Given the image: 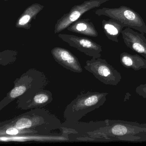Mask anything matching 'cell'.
<instances>
[{
	"instance_id": "obj_18",
	"label": "cell",
	"mask_w": 146,
	"mask_h": 146,
	"mask_svg": "<svg viewBox=\"0 0 146 146\" xmlns=\"http://www.w3.org/2000/svg\"><path fill=\"white\" fill-rule=\"evenodd\" d=\"M17 54L18 52L17 51L11 50H5L0 53L1 62L3 61V64L6 63L7 64L9 62H11V61H15Z\"/></svg>"
},
{
	"instance_id": "obj_9",
	"label": "cell",
	"mask_w": 146,
	"mask_h": 146,
	"mask_svg": "<svg viewBox=\"0 0 146 146\" xmlns=\"http://www.w3.org/2000/svg\"><path fill=\"white\" fill-rule=\"evenodd\" d=\"M58 36L69 46L87 56L93 58H98L102 57V47L91 39L66 34H59Z\"/></svg>"
},
{
	"instance_id": "obj_4",
	"label": "cell",
	"mask_w": 146,
	"mask_h": 146,
	"mask_svg": "<svg viewBox=\"0 0 146 146\" xmlns=\"http://www.w3.org/2000/svg\"><path fill=\"white\" fill-rule=\"evenodd\" d=\"M46 75L40 71L31 69L14 82V87L0 102V110L19 96L37 89L44 88L48 84Z\"/></svg>"
},
{
	"instance_id": "obj_19",
	"label": "cell",
	"mask_w": 146,
	"mask_h": 146,
	"mask_svg": "<svg viewBox=\"0 0 146 146\" xmlns=\"http://www.w3.org/2000/svg\"><path fill=\"white\" fill-rule=\"evenodd\" d=\"M135 93L144 99L146 98V84H141L135 89Z\"/></svg>"
},
{
	"instance_id": "obj_5",
	"label": "cell",
	"mask_w": 146,
	"mask_h": 146,
	"mask_svg": "<svg viewBox=\"0 0 146 146\" xmlns=\"http://www.w3.org/2000/svg\"><path fill=\"white\" fill-rule=\"evenodd\" d=\"M95 13L104 16L121 23L125 28L129 27L142 33L146 34V24L140 14L125 6L117 8L103 7L96 10Z\"/></svg>"
},
{
	"instance_id": "obj_15",
	"label": "cell",
	"mask_w": 146,
	"mask_h": 146,
	"mask_svg": "<svg viewBox=\"0 0 146 146\" xmlns=\"http://www.w3.org/2000/svg\"><path fill=\"white\" fill-rule=\"evenodd\" d=\"M120 62L125 68L135 71L146 70V59L137 54H131L125 52L120 55Z\"/></svg>"
},
{
	"instance_id": "obj_14",
	"label": "cell",
	"mask_w": 146,
	"mask_h": 146,
	"mask_svg": "<svg viewBox=\"0 0 146 146\" xmlns=\"http://www.w3.org/2000/svg\"><path fill=\"white\" fill-rule=\"evenodd\" d=\"M70 32L90 37L98 36V33L90 19H79L66 29Z\"/></svg>"
},
{
	"instance_id": "obj_1",
	"label": "cell",
	"mask_w": 146,
	"mask_h": 146,
	"mask_svg": "<svg viewBox=\"0 0 146 146\" xmlns=\"http://www.w3.org/2000/svg\"><path fill=\"white\" fill-rule=\"evenodd\" d=\"M41 108L32 109L16 117L1 122L0 129L15 127L31 130L42 135H48L52 131L61 129L62 123L60 119L49 111Z\"/></svg>"
},
{
	"instance_id": "obj_13",
	"label": "cell",
	"mask_w": 146,
	"mask_h": 146,
	"mask_svg": "<svg viewBox=\"0 0 146 146\" xmlns=\"http://www.w3.org/2000/svg\"><path fill=\"white\" fill-rule=\"evenodd\" d=\"M44 8V6L38 3L32 4L28 7L17 20L15 24L16 28L30 29L32 27L31 23L35 20L36 16Z\"/></svg>"
},
{
	"instance_id": "obj_7",
	"label": "cell",
	"mask_w": 146,
	"mask_h": 146,
	"mask_svg": "<svg viewBox=\"0 0 146 146\" xmlns=\"http://www.w3.org/2000/svg\"><path fill=\"white\" fill-rule=\"evenodd\" d=\"M109 1L88 0L82 4L74 6L67 13H65L57 20L54 26V34H58L64 30L72 23L79 19L85 13L100 7L102 4Z\"/></svg>"
},
{
	"instance_id": "obj_16",
	"label": "cell",
	"mask_w": 146,
	"mask_h": 146,
	"mask_svg": "<svg viewBox=\"0 0 146 146\" xmlns=\"http://www.w3.org/2000/svg\"><path fill=\"white\" fill-rule=\"evenodd\" d=\"M102 24L103 31L108 39L118 43L119 36L123 28H125V26L121 23L112 19L107 21L104 19Z\"/></svg>"
},
{
	"instance_id": "obj_21",
	"label": "cell",
	"mask_w": 146,
	"mask_h": 146,
	"mask_svg": "<svg viewBox=\"0 0 146 146\" xmlns=\"http://www.w3.org/2000/svg\"></svg>"
},
{
	"instance_id": "obj_2",
	"label": "cell",
	"mask_w": 146,
	"mask_h": 146,
	"mask_svg": "<svg viewBox=\"0 0 146 146\" xmlns=\"http://www.w3.org/2000/svg\"><path fill=\"white\" fill-rule=\"evenodd\" d=\"M106 121V126L88 132L84 137L106 139L108 141L114 139L133 141L134 135L146 132V123L119 119H107Z\"/></svg>"
},
{
	"instance_id": "obj_8",
	"label": "cell",
	"mask_w": 146,
	"mask_h": 146,
	"mask_svg": "<svg viewBox=\"0 0 146 146\" xmlns=\"http://www.w3.org/2000/svg\"><path fill=\"white\" fill-rule=\"evenodd\" d=\"M17 106L23 110L43 108L53 101L51 91L44 88L37 89L22 95L17 99Z\"/></svg>"
},
{
	"instance_id": "obj_6",
	"label": "cell",
	"mask_w": 146,
	"mask_h": 146,
	"mask_svg": "<svg viewBox=\"0 0 146 146\" xmlns=\"http://www.w3.org/2000/svg\"><path fill=\"white\" fill-rule=\"evenodd\" d=\"M85 70L106 85L117 86L122 79L121 74L106 60L100 58H93L86 61Z\"/></svg>"
},
{
	"instance_id": "obj_11",
	"label": "cell",
	"mask_w": 146,
	"mask_h": 146,
	"mask_svg": "<svg viewBox=\"0 0 146 146\" xmlns=\"http://www.w3.org/2000/svg\"><path fill=\"white\" fill-rule=\"evenodd\" d=\"M51 52L55 61L64 68L74 72H82L83 69L78 59L69 50L56 47L52 49Z\"/></svg>"
},
{
	"instance_id": "obj_3",
	"label": "cell",
	"mask_w": 146,
	"mask_h": 146,
	"mask_svg": "<svg viewBox=\"0 0 146 146\" xmlns=\"http://www.w3.org/2000/svg\"><path fill=\"white\" fill-rule=\"evenodd\" d=\"M106 92H90L78 95L66 108L64 117L66 122L78 121L87 113L100 108L106 101Z\"/></svg>"
},
{
	"instance_id": "obj_17",
	"label": "cell",
	"mask_w": 146,
	"mask_h": 146,
	"mask_svg": "<svg viewBox=\"0 0 146 146\" xmlns=\"http://www.w3.org/2000/svg\"><path fill=\"white\" fill-rule=\"evenodd\" d=\"M37 134L36 132L29 129H19L15 127H7V128L0 129L1 136H16L24 134Z\"/></svg>"
},
{
	"instance_id": "obj_10",
	"label": "cell",
	"mask_w": 146,
	"mask_h": 146,
	"mask_svg": "<svg viewBox=\"0 0 146 146\" xmlns=\"http://www.w3.org/2000/svg\"><path fill=\"white\" fill-rule=\"evenodd\" d=\"M106 125V120L96 122L91 121L89 123H80L78 121L73 122L65 121L62 123L61 129L63 135L69 139L68 136L70 135H79V136L76 138L82 137L85 136L88 132L94 131Z\"/></svg>"
},
{
	"instance_id": "obj_12",
	"label": "cell",
	"mask_w": 146,
	"mask_h": 146,
	"mask_svg": "<svg viewBox=\"0 0 146 146\" xmlns=\"http://www.w3.org/2000/svg\"><path fill=\"white\" fill-rule=\"evenodd\" d=\"M121 34L126 46L146 59V38L143 33H138L131 28L126 27Z\"/></svg>"
},
{
	"instance_id": "obj_20",
	"label": "cell",
	"mask_w": 146,
	"mask_h": 146,
	"mask_svg": "<svg viewBox=\"0 0 146 146\" xmlns=\"http://www.w3.org/2000/svg\"><path fill=\"white\" fill-rule=\"evenodd\" d=\"M3 1H8V0H2Z\"/></svg>"
}]
</instances>
